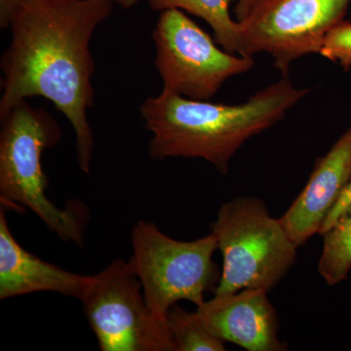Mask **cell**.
I'll return each instance as SVG.
<instances>
[{
    "label": "cell",
    "mask_w": 351,
    "mask_h": 351,
    "mask_svg": "<svg viewBox=\"0 0 351 351\" xmlns=\"http://www.w3.org/2000/svg\"><path fill=\"white\" fill-rule=\"evenodd\" d=\"M112 9L110 0H27L11 23L1 61L0 119L32 97L52 101L73 126L78 164L86 174L94 147L87 119L94 99L90 43Z\"/></svg>",
    "instance_id": "6da1fadb"
},
{
    "label": "cell",
    "mask_w": 351,
    "mask_h": 351,
    "mask_svg": "<svg viewBox=\"0 0 351 351\" xmlns=\"http://www.w3.org/2000/svg\"><path fill=\"white\" fill-rule=\"evenodd\" d=\"M309 92L295 87L288 76L239 105L191 100L163 89L141 107L152 134L149 154L159 160L202 158L226 174L245 142L283 119Z\"/></svg>",
    "instance_id": "7a4b0ae2"
},
{
    "label": "cell",
    "mask_w": 351,
    "mask_h": 351,
    "mask_svg": "<svg viewBox=\"0 0 351 351\" xmlns=\"http://www.w3.org/2000/svg\"><path fill=\"white\" fill-rule=\"evenodd\" d=\"M0 132V197L34 212L59 239L84 246L82 205L59 208L46 196L48 181L41 157L59 143L56 121L27 101L1 117Z\"/></svg>",
    "instance_id": "3957f363"
},
{
    "label": "cell",
    "mask_w": 351,
    "mask_h": 351,
    "mask_svg": "<svg viewBox=\"0 0 351 351\" xmlns=\"http://www.w3.org/2000/svg\"><path fill=\"white\" fill-rule=\"evenodd\" d=\"M223 256L215 295L248 288L269 292L294 265L298 246L262 200L239 197L225 203L212 226Z\"/></svg>",
    "instance_id": "277c9868"
},
{
    "label": "cell",
    "mask_w": 351,
    "mask_h": 351,
    "mask_svg": "<svg viewBox=\"0 0 351 351\" xmlns=\"http://www.w3.org/2000/svg\"><path fill=\"white\" fill-rule=\"evenodd\" d=\"M133 256L129 262L142 283L152 314L166 321L180 301L199 306L207 291L215 289L218 270L213 255L218 245L213 233L195 241H178L152 221H138L132 230Z\"/></svg>",
    "instance_id": "5b68a950"
},
{
    "label": "cell",
    "mask_w": 351,
    "mask_h": 351,
    "mask_svg": "<svg viewBox=\"0 0 351 351\" xmlns=\"http://www.w3.org/2000/svg\"><path fill=\"white\" fill-rule=\"evenodd\" d=\"M80 302L101 351H175L166 321L152 314L130 262L93 276Z\"/></svg>",
    "instance_id": "8992f818"
},
{
    "label": "cell",
    "mask_w": 351,
    "mask_h": 351,
    "mask_svg": "<svg viewBox=\"0 0 351 351\" xmlns=\"http://www.w3.org/2000/svg\"><path fill=\"white\" fill-rule=\"evenodd\" d=\"M152 38L163 89L191 100H209L228 78L247 73L255 64L252 57L219 49L180 9L161 12Z\"/></svg>",
    "instance_id": "52a82bcc"
},
{
    "label": "cell",
    "mask_w": 351,
    "mask_h": 351,
    "mask_svg": "<svg viewBox=\"0 0 351 351\" xmlns=\"http://www.w3.org/2000/svg\"><path fill=\"white\" fill-rule=\"evenodd\" d=\"M351 0H256L240 25L239 55L267 53L284 76L295 60L319 53Z\"/></svg>",
    "instance_id": "ba28073f"
},
{
    "label": "cell",
    "mask_w": 351,
    "mask_h": 351,
    "mask_svg": "<svg viewBox=\"0 0 351 351\" xmlns=\"http://www.w3.org/2000/svg\"><path fill=\"white\" fill-rule=\"evenodd\" d=\"M195 313L214 336L249 351H282L278 318L267 299V291L248 288L215 295L196 307Z\"/></svg>",
    "instance_id": "9c48e42d"
},
{
    "label": "cell",
    "mask_w": 351,
    "mask_h": 351,
    "mask_svg": "<svg viewBox=\"0 0 351 351\" xmlns=\"http://www.w3.org/2000/svg\"><path fill=\"white\" fill-rule=\"evenodd\" d=\"M351 181V125L332 149L316 160L306 186L280 218L298 247L306 244L332 211Z\"/></svg>",
    "instance_id": "30bf717a"
},
{
    "label": "cell",
    "mask_w": 351,
    "mask_h": 351,
    "mask_svg": "<svg viewBox=\"0 0 351 351\" xmlns=\"http://www.w3.org/2000/svg\"><path fill=\"white\" fill-rule=\"evenodd\" d=\"M93 276H80L45 262L25 250L10 232L0 210V300L53 292L82 300Z\"/></svg>",
    "instance_id": "8fae6325"
},
{
    "label": "cell",
    "mask_w": 351,
    "mask_h": 351,
    "mask_svg": "<svg viewBox=\"0 0 351 351\" xmlns=\"http://www.w3.org/2000/svg\"><path fill=\"white\" fill-rule=\"evenodd\" d=\"M154 10L180 9L197 16L212 27L216 43L230 54H239L240 29L230 13L232 0H147Z\"/></svg>",
    "instance_id": "7c38bea8"
},
{
    "label": "cell",
    "mask_w": 351,
    "mask_h": 351,
    "mask_svg": "<svg viewBox=\"0 0 351 351\" xmlns=\"http://www.w3.org/2000/svg\"><path fill=\"white\" fill-rule=\"evenodd\" d=\"M322 235L318 272L328 285H337L348 278L351 269V205Z\"/></svg>",
    "instance_id": "4fadbf2b"
},
{
    "label": "cell",
    "mask_w": 351,
    "mask_h": 351,
    "mask_svg": "<svg viewBox=\"0 0 351 351\" xmlns=\"http://www.w3.org/2000/svg\"><path fill=\"white\" fill-rule=\"evenodd\" d=\"M166 323L175 351L226 350L225 341L207 329L197 313L184 311L177 304L168 311Z\"/></svg>",
    "instance_id": "5bb4252c"
},
{
    "label": "cell",
    "mask_w": 351,
    "mask_h": 351,
    "mask_svg": "<svg viewBox=\"0 0 351 351\" xmlns=\"http://www.w3.org/2000/svg\"><path fill=\"white\" fill-rule=\"evenodd\" d=\"M319 54L338 63L346 71L351 68V23L341 22L327 34Z\"/></svg>",
    "instance_id": "9a60e30c"
},
{
    "label": "cell",
    "mask_w": 351,
    "mask_h": 351,
    "mask_svg": "<svg viewBox=\"0 0 351 351\" xmlns=\"http://www.w3.org/2000/svg\"><path fill=\"white\" fill-rule=\"evenodd\" d=\"M350 205L351 181L350 182V184L346 186L345 191L341 193V197L339 198L338 202H337L336 205L332 208V211L330 212L329 215H328L327 219H325L324 223H323L322 228H321L319 233L323 234V233L326 232L327 230L334 225L335 221L339 219V217L343 214V212L348 209Z\"/></svg>",
    "instance_id": "2e32d148"
},
{
    "label": "cell",
    "mask_w": 351,
    "mask_h": 351,
    "mask_svg": "<svg viewBox=\"0 0 351 351\" xmlns=\"http://www.w3.org/2000/svg\"><path fill=\"white\" fill-rule=\"evenodd\" d=\"M27 0H0V27H10L14 18Z\"/></svg>",
    "instance_id": "e0dca14e"
},
{
    "label": "cell",
    "mask_w": 351,
    "mask_h": 351,
    "mask_svg": "<svg viewBox=\"0 0 351 351\" xmlns=\"http://www.w3.org/2000/svg\"><path fill=\"white\" fill-rule=\"evenodd\" d=\"M256 0H239L235 5L234 13L235 18L239 22L243 21L250 12L252 7L255 3Z\"/></svg>",
    "instance_id": "ac0fdd59"
},
{
    "label": "cell",
    "mask_w": 351,
    "mask_h": 351,
    "mask_svg": "<svg viewBox=\"0 0 351 351\" xmlns=\"http://www.w3.org/2000/svg\"><path fill=\"white\" fill-rule=\"evenodd\" d=\"M112 3L117 4L124 9H130L132 7L135 6L140 0H110Z\"/></svg>",
    "instance_id": "d6986e66"
}]
</instances>
